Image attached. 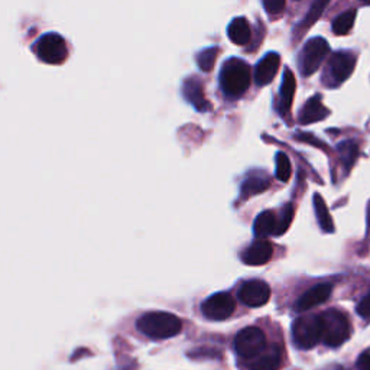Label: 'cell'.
Returning a JSON list of instances; mask_svg holds the SVG:
<instances>
[{"instance_id": "cell-2", "label": "cell", "mask_w": 370, "mask_h": 370, "mask_svg": "<svg viewBox=\"0 0 370 370\" xmlns=\"http://www.w3.org/2000/svg\"><path fill=\"white\" fill-rule=\"evenodd\" d=\"M250 85V68L240 58H229L220 71V87L227 97H240Z\"/></svg>"}, {"instance_id": "cell-20", "label": "cell", "mask_w": 370, "mask_h": 370, "mask_svg": "<svg viewBox=\"0 0 370 370\" xmlns=\"http://www.w3.org/2000/svg\"><path fill=\"white\" fill-rule=\"evenodd\" d=\"M314 208H316V216L318 220V224L325 233H333L334 232V223L327 208L323 197L320 194H314Z\"/></svg>"}, {"instance_id": "cell-28", "label": "cell", "mask_w": 370, "mask_h": 370, "mask_svg": "<svg viewBox=\"0 0 370 370\" xmlns=\"http://www.w3.org/2000/svg\"><path fill=\"white\" fill-rule=\"evenodd\" d=\"M285 0H263V8L269 15H278V13L285 9Z\"/></svg>"}, {"instance_id": "cell-12", "label": "cell", "mask_w": 370, "mask_h": 370, "mask_svg": "<svg viewBox=\"0 0 370 370\" xmlns=\"http://www.w3.org/2000/svg\"><path fill=\"white\" fill-rule=\"evenodd\" d=\"M274 248L265 239H259L246 248L241 253V261L249 266H261L272 259Z\"/></svg>"}, {"instance_id": "cell-27", "label": "cell", "mask_w": 370, "mask_h": 370, "mask_svg": "<svg viewBox=\"0 0 370 370\" xmlns=\"http://www.w3.org/2000/svg\"><path fill=\"white\" fill-rule=\"evenodd\" d=\"M292 219H294V207H292V204H287L285 207L282 208V215L278 219V226H276V233L275 235L279 236V235L285 233L290 229Z\"/></svg>"}, {"instance_id": "cell-1", "label": "cell", "mask_w": 370, "mask_h": 370, "mask_svg": "<svg viewBox=\"0 0 370 370\" xmlns=\"http://www.w3.org/2000/svg\"><path fill=\"white\" fill-rule=\"evenodd\" d=\"M138 330L153 340H165L175 337L182 330V321L171 312L152 311L146 312L136 321Z\"/></svg>"}, {"instance_id": "cell-13", "label": "cell", "mask_w": 370, "mask_h": 370, "mask_svg": "<svg viewBox=\"0 0 370 370\" xmlns=\"http://www.w3.org/2000/svg\"><path fill=\"white\" fill-rule=\"evenodd\" d=\"M182 94L188 103H191L198 111H208L211 109L210 102L204 96L203 84L198 77L185 78L182 84Z\"/></svg>"}, {"instance_id": "cell-22", "label": "cell", "mask_w": 370, "mask_h": 370, "mask_svg": "<svg viewBox=\"0 0 370 370\" xmlns=\"http://www.w3.org/2000/svg\"><path fill=\"white\" fill-rule=\"evenodd\" d=\"M356 15H358V12L354 9L346 10L345 13H341L334 21H333V32L338 36L346 35L350 32V30L354 25L356 21Z\"/></svg>"}, {"instance_id": "cell-30", "label": "cell", "mask_w": 370, "mask_h": 370, "mask_svg": "<svg viewBox=\"0 0 370 370\" xmlns=\"http://www.w3.org/2000/svg\"><path fill=\"white\" fill-rule=\"evenodd\" d=\"M359 370H370V353H363L358 359Z\"/></svg>"}, {"instance_id": "cell-17", "label": "cell", "mask_w": 370, "mask_h": 370, "mask_svg": "<svg viewBox=\"0 0 370 370\" xmlns=\"http://www.w3.org/2000/svg\"><path fill=\"white\" fill-rule=\"evenodd\" d=\"M295 89H296L295 77L291 73L290 68H285V73H283L282 84L279 89V102H278V109L281 115H287V113L290 111L294 102Z\"/></svg>"}, {"instance_id": "cell-4", "label": "cell", "mask_w": 370, "mask_h": 370, "mask_svg": "<svg viewBox=\"0 0 370 370\" xmlns=\"http://www.w3.org/2000/svg\"><path fill=\"white\" fill-rule=\"evenodd\" d=\"M356 55L350 51H338L333 54L323 73V84L329 89H336L343 84L353 73Z\"/></svg>"}, {"instance_id": "cell-32", "label": "cell", "mask_w": 370, "mask_h": 370, "mask_svg": "<svg viewBox=\"0 0 370 370\" xmlns=\"http://www.w3.org/2000/svg\"><path fill=\"white\" fill-rule=\"evenodd\" d=\"M367 221H369V224H370V204H369V207H367Z\"/></svg>"}, {"instance_id": "cell-21", "label": "cell", "mask_w": 370, "mask_h": 370, "mask_svg": "<svg viewBox=\"0 0 370 370\" xmlns=\"http://www.w3.org/2000/svg\"><path fill=\"white\" fill-rule=\"evenodd\" d=\"M269 188V181L263 177H250L243 184H241L240 194L243 198L253 197L256 194H261Z\"/></svg>"}, {"instance_id": "cell-25", "label": "cell", "mask_w": 370, "mask_h": 370, "mask_svg": "<svg viewBox=\"0 0 370 370\" xmlns=\"http://www.w3.org/2000/svg\"><path fill=\"white\" fill-rule=\"evenodd\" d=\"M327 5H329L327 2H316V3H312L311 9L307 13L305 19L300 25V34H303V32H305V31L309 30V28L312 26V23H314L321 17V13H323V10L325 9Z\"/></svg>"}, {"instance_id": "cell-19", "label": "cell", "mask_w": 370, "mask_h": 370, "mask_svg": "<svg viewBox=\"0 0 370 370\" xmlns=\"http://www.w3.org/2000/svg\"><path fill=\"white\" fill-rule=\"evenodd\" d=\"M276 226H278V217L274 211L266 210L256 217L254 224H253V232L256 237L265 239L269 235L276 233Z\"/></svg>"}, {"instance_id": "cell-3", "label": "cell", "mask_w": 370, "mask_h": 370, "mask_svg": "<svg viewBox=\"0 0 370 370\" xmlns=\"http://www.w3.org/2000/svg\"><path fill=\"white\" fill-rule=\"evenodd\" d=\"M323 336L321 341L330 347H338L349 340L351 334L350 321L345 312L338 309H327L320 314Z\"/></svg>"}, {"instance_id": "cell-23", "label": "cell", "mask_w": 370, "mask_h": 370, "mask_svg": "<svg viewBox=\"0 0 370 370\" xmlns=\"http://www.w3.org/2000/svg\"><path fill=\"white\" fill-rule=\"evenodd\" d=\"M219 55V48L217 47H210L207 50H203L197 54V64L200 67V69L206 71V73H210L216 64Z\"/></svg>"}, {"instance_id": "cell-15", "label": "cell", "mask_w": 370, "mask_h": 370, "mask_svg": "<svg viewBox=\"0 0 370 370\" xmlns=\"http://www.w3.org/2000/svg\"><path fill=\"white\" fill-rule=\"evenodd\" d=\"M281 64L279 54L269 52L258 63L254 68V81L258 85H268L278 73Z\"/></svg>"}, {"instance_id": "cell-18", "label": "cell", "mask_w": 370, "mask_h": 370, "mask_svg": "<svg viewBox=\"0 0 370 370\" xmlns=\"http://www.w3.org/2000/svg\"><path fill=\"white\" fill-rule=\"evenodd\" d=\"M227 35L229 39L236 45H246L252 38L250 25L246 18H236L227 28Z\"/></svg>"}, {"instance_id": "cell-29", "label": "cell", "mask_w": 370, "mask_h": 370, "mask_svg": "<svg viewBox=\"0 0 370 370\" xmlns=\"http://www.w3.org/2000/svg\"><path fill=\"white\" fill-rule=\"evenodd\" d=\"M358 314L363 318H369L370 317V291L366 296L362 298V301L358 304Z\"/></svg>"}, {"instance_id": "cell-6", "label": "cell", "mask_w": 370, "mask_h": 370, "mask_svg": "<svg viewBox=\"0 0 370 370\" xmlns=\"http://www.w3.org/2000/svg\"><path fill=\"white\" fill-rule=\"evenodd\" d=\"M34 52L42 63L51 65L63 64L68 55L65 39L55 32H50L38 38L34 44Z\"/></svg>"}, {"instance_id": "cell-16", "label": "cell", "mask_w": 370, "mask_h": 370, "mask_svg": "<svg viewBox=\"0 0 370 370\" xmlns=\"http://www.w3.org/2000/svg\"><path fill=\"white\" fill-rule=\"evenodd\" d=\"M327 116H329V110L324 107L321 96L316 94V96H312L309 100H307V103L300 111L298 120H300L301 124H311V123L324 120Z\"/></svg>"}, {"instance_id": "cell-26", "label": "cell", "mask_w": 370, "mask_h": 370, "mask_svg": "<svg viewBox=\"0 0 370 370\" xmlns=\"http://www.w3.org/2000/svg\"><path fill=\"white\" fill-rule=\"evenodd\" d=\"M276 178L282 182H287L291 178V162L283 152L276 153Z\"/></svg>"}, {"instance_id": "cell-24", "label": "cell", "mask_w": 370, "mask_h": 370, "mask_svg": "<svg viewBox=\"0 0 370 370\" xmlns=\"http://www.w3.org/2000/svg\"><path fill=\"white\" fill-rule=\"evenodd\" d=\"M338 153L341 156V161H343V164L350 168L356 158H358V155H359V146L358 144H354L353 140H346L343 142V144H340L338 145Z\"/></svg>"}, {"instance_id": "cell-8", "label": "cell", "mask_w": 370, "mask_h": 370, "mask_svg": "<svg viewBox=\"0 0 370 370\" xmlns=\"http://www.w3.org/2000/svg\"><path fill=\"white\" fill-rule=\"evenodd\" d=\"M266 337L265 333L258 329V327H246L240 330L235 337V351L241 360H249L254 358L256 354L261 353L266 347Z\"/></svg>"}, {"instance_id": "cell-11", "label": "cell", "mask_w": 370, "mask_h": 370, "mask_svg": "<svg viewBox=\"0 0 370 370\" xmlns=\"http://www.w3.org/2000/svg\"><path fill=\"white\" fill-rule=\"evenodd\" d=\"M270 298V288L266 282L253 279L246 282L239 291V300L248 307L258 308L265 305Z\"/></svg>"}, {"instance_id": "cell-9", "label": "cell", "mask_w": 370, "mask_h": 370, "mask_svg": "<svg viewBox=\"0 0 370 370\" xmlns=\"http://www.w3.org/2000/svg\"><path fill=\"white\" fill-rule=\"evenodd\" d=\"M235 300L230 294L227 292H217L215 295L208 296L207 300L202 304V312L206 318L221 321L229 318L235 312Z\"/></svg>"}, {"instance_id": "cell-7", "label": "cell", "mask_w": 370, "mask_h": 370, "mask_svg": "<svg viewBox=\"0 0 370 370\" xmlns=\"http://www.w3.org/2000/svg\"><path fill=\"white\" fill-rule=\"evenodd\" d=\"M329 52H330L329 42L324 38L317 36L308 39L300 52V56H298V64H300L301 74L304 77L314 74Z\"/></svg>"}, {"instance_id": "cell-5", "label": "cell", "mask_w": 370, "mask_h": 370, "mask_svg": "<svg viewBox=\"0 0 370 370\" xmlns=\"http://www.w3.org/2000/svg\"><path fill=\"white\" fill-rule=\"evenodd\" d=\"M323 336L320 316H304L296 318L292 324V338L296 347L308 350L316 347Z\"/></svg>"}, {"instance_id": "cell-10", "label": "cell", "mask_w": 370, "mask_h": 370, "mask_svg": "<svg viewBox=\"0 0 370 370\" xmlns=\"http://www.w3.org/2000/svg\"><path fill=\"white\" fill-rule=\"evenodd\" d=\"M283 360V350L279 345L266 346L249 360H243V370H279Z\"/></svg>"}, {"instance_id": "cell-14", "label": "cell", "mask_w": 370, "mask_h": 370, "mask_svg": "<svg viewBox=\"0 0 370 370\" xmlns=\"http://www.w3.org/2000/svg\"><path fill=\"white\" fill-rule=\"evenodd\" d=\"M333 287L330 283H318L311 290L305 291L296 301V311H308L317 305L324 304L331 296Z\"/></svg>"}, {"instance_id": "cell-31", "label": "cell", "mask_w": 370, "mask_h": 370, "mask_svg": "<svg viewBox=\"0 0 370 370\" xmlns=\"http://www.w3.org/2000/svg\"><path fill=\"white\" fill-rule=\"evenodd\" d=\"M321 370H349V369L345 367V366H341V364H331V366H327V367H324Z\"/></svg>"}]
</instances>
